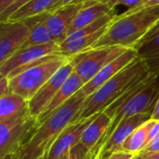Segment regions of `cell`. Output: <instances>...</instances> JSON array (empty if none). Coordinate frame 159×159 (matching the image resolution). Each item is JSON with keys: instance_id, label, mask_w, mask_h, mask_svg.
I'll return each instance as SVG.
<instances>
[{"instance_id": "obj_14", "label": "cell", "mask_w": 159, "mask_h": 159, "mask_svg": "<svg viewBox=\"0 0 159 159\" xmlns=\"http://www.w3.org/2000/svg\"><path fill=\"white\" fill-rule=\"evenodd\" d=\"M151 116V114H139L124 119L104 144L100 154V159L107 158L113 153L121 151L125 141L132 134L134 130H136L144 122L149 120Z\"/></svg>"}, {"instance_id": "obj_34", "label": "cell", "mask_w": 159, "mask_h": 159, "mask_svg": "<svg viewBox=\"0 0 159 159\" xmlns=\"http://www.w3.org/2000/svg\"><path fill=\"white\" fill-rule=\"evenodd\" d=\"M154 5H159V0H149V1H147L146 3H144L142 7H140L139 8H137V9H135V10H127L128 12H132V11H136V10H138V9H141V8H143V7H150V6H154Z\"/></svg>"}, {"instance_id": "obj_23", "label": "cell", "mask_w": 159, "mask_h": 159, "mask_svg": "<svg viewBox=\"0 0 159 159\" xmlns=\"http://www.w3.org/2000/svg\"><path fill=\"white\" fill-rule=\"evenodd\" d=\"M103 2L112 9H115L118 5H123L129 7V10H135L143 6L145 3V0H104Z\"/></svg>"}, {"instance_id": "obj_30", "label": "cell", "mask_w": 159, "mask_h": 159, "mask_svg": "<svg viewBox=\"0 0 159 159\" xmlns=\"http://www.w3.org/2000/svg\"><path fill=\"white\" fill-rule=\"evenodd\" d=\"M135 159H159V152L139 153L135 155Z\"/></svg>"}, {"instance_id": "obj_2", "label": "cell", "mask_w": 159, "mask_h": 159, "mask_svg": "<svg viewBox=\"0 0 159 159\" xmlns=\"http://www.w3.org/2000/svg\"><path fill=\"white\" fill-rule=\"evenodd\" d=\"M86 100L85 96L77 92L40 123L28 144L20 153L19 159H38L47 156L61 132L76 120Z\"/></svg>"}, {"instance_id": "obj_38", "label": "cell", "mask_w": 159, "mask_h": 159, "mask_svg": "<svg viewBox=\"0 0 159 159\" xmlns=\"http://www.w3.org/2000/svg\"><path fill=\"white\" fill-rule=\"evenodd\" d=\"M129 159H135V155H134V156H133V157H130V158H129Z\"/></svg>"}, {"instance_id": "obj_32", "label": "cell", "mask_w": 159, "mask_h": 159, "mask_svg": "<svg viewBox=\"0 0 159 159\" xmlns=\"http://www.w3.org/2000/svg\"><path fill=\"white\" fill-rule=\"evenodd\" d=\"M151 119L159 121V97L158 99H157V103H156V106L154 108V111L152 113Z\"/></svg>"}, {"instance_id": "obj_39", "label": "cell", "mask_w": 159, "mask_h": 159, "mask_svg": "<svg viewBox=\"0 0 159 159\" xmlns=\"http://www.w3.org/2000/svg\"><path fill=\"white\" fill-rule=\"evenodd\" d=\"M147 1H149V0H145V3H146ZM141 7H142V6H141Z\"/></svg>"}, {"instance_id": "obj_17", "label": "cell", "mask_w": 159, "mask_h": 159, "mask_svg": "<svg viewBox=\"0 0 159 159\" xmlns=\"http://www.w3.org/2000/svg\"><path fill=\"white\" fill-rule=\"evenodd\" d=\"M115 9L110 8L104 2H94L87 0L86 6L78 12L74 21L72 22L67 36L74 32L94 22L104 15L111 13Z\"/></svg>"}, {"instance_id": "obj_5", "label": "cell", "mask_w": 159, "mask_h": 159, "mask_svg": "<svg viewBox=\"0 0 159 159\" xmlns=\"http://www.w3.org/2000/svg\"><path fill=\"white\" fill-rule=\"evenodd\" d=\"M72 58L61 54L48 56L9 79V92L18 94L28 102Z\"/></svg>"}, {"instance_id": "obj_4", "label": "cell", "mask_w": 159, "mask_h": 159, "mask_svg": "<svg viewBox=\"0 0 159 159\" xmlns=\"http://www.w3.org/2000/svg\"><path fill=\"white\" fill-rule=\"evenodd\" d=\"M158 97L159 75H154L139 93H137L130 101H129L113 116L108 129L101 140L94 146V148L88 153L87 159H100V154L104 144L124 119L139 114L152 115Z\"/></svg>"}, {"instance_id": "obj_21", "label": "cell", "mask_w": 159, "mask_h": 159, "mask_svg": "<svg viewBox=\"0 0 159 159\" xmlns=\"http://www.w3.org/2000/svg\"><path fill=\"white\" fill-rule=\"evenodd\" d=\"M156 122L157 120H153L150 118L142 126H140L136 130H134L132 134L123 143L121 151L132 155L139 154L146 146L149 132Z\"/></svg>"}, {"instance_id": "obj_33", "label": "cell", "mask_w": 159, "mask_h": 159, "mask_svg": "<svg viewBox=\"0 0 159 159\" xmlns=\"http://www.w3.org/2000/svg\"><path fill=\"white\" fill-rule=\"evenodd\" d=\"M75 1H79V0H59V2L55 5V7L52 8V10H51V11H53V10H55V9H57V8H59V7H62V6H65V5H67V4H70V3L75 2ZM51 11H50V12H51Z\"/></svg>"}, {"instance_id": "obj_8", "label": "cell", "mask_w": 159, "mask_h": 159, "mask_svg": "<svg viewBox=\"0 0 159 159\" xmlns=\"http://www.w3.org/2000/svg\"><path fill=\"white\" fill-rule=\"evenodd\" d=\"M53 54H59L57 42L20 48L0 64V75L10 79L40 60Z\"/></svg>"}, {"instance_id": "obj_20", "label": "cell", "mask_w": 159, "mask_h": 159, "mask_svg": "<svg viewBox=\"0 0 159 159\" xmlns=\"http://www.w3.org/2000/svg\"><path fill=\"white\" fill-rule=\"evenodd\" d=\"M58 2L59 0H31L16 10L7 20H24L34 16L48 13Z\"/></svg>"}, {"instance_id": "obj_35", "label": "cell", "mask_w": 159, "mask_h": 159, "mask_svg": "<svg viewBox=\"0 0 159 159\" xmlns=\"http://www.w3.org/2000/svg\"><path fill=\"white\" fill-rule=\"evenodd\" d=\"M20 158V154H9L7 155L4 158L2 159H19Z\"/></svg>"}, {"instance_id": "obj_3", "label": "cell", "mask_w": 159, "mask_h": 159, "mask_svg": "<svg viewBox=\"0 0 159 159\" xmlns=\"http://www.w3.org/2000/svg\"><path fill=\"white\" fill-rule=\"evenodd\" d=\"M146 62L137 57L133 61L108 80L93 94L89 96L75 122L84 121L105 111L134 83L149 75Z\"/></svg>"}, {"instance_id": "obj_25", "label": "cell", "mask_w": 159, "mask_h": 159, "mask_svg": "<svg viewBox=\"0 0 159 159\" xmlns=\"http://www.w3.org/2000/svg\"><path fill=\"white\" fill-rule=\"evenodd\" d=\"M31 0H17L14 4H12L9 7L5 9L3 12L0 13V21H5L7 20L16 10H18L20 7H21L23 5L26 3L30 2Z\"/></svg>"}, {"instance_id": "obj_19", "label": "cell", "mask_w": 159, "mask_h": 159, "mask_svg": "<svg viewBox=\"0 0 159 159\" xmlns=\"http://www.w3.org/2000/svg\"><path fill=\"white\" fill-rule=\"evenodd\" d=\"M110 123L111 117L103 111L100 113L97 117L86 128L80 142L89 149V152L94 148L97 143L103 136Z\"/></svg>"}, {"instance_id": "obj_31", "label": "cell", "mask_w": 159, "mask_h": 159, "mask_svg": "<svg viewBox=\"0 0 159 159\" xmlns=\"http://www.w3.org/2000/svg\"><path fill=\"white\" fill-rule=\"evenodd\" d=\"M16 1L17 0H0V13L3 12L7 7H9Z\"/></svg>"}, {"instance_id": "obj_16", "label": "cell", "mask_w": 159, "mask_h": 159, "mask_svg": "<svg viewBox=\"0 0 159 159\" xmlns=\"http://www.w3.org/2000/svg\"><path fill=\"white\" fill-rule=\"evenodd\" d=\"M84 85L85 83L78 76V75L75 72H73L69 75V77L65 80V82L62 84L59 91L52 98V100L48 104V106L43 111V113L38 116L37 120L39 124L44 122L54 111H56L59 107H61L63 103H65L70 98H72L75 94H76Z\"/></svg>"}, {"instance_id": "obj_29", "label": "cell", "mask_w": 159, "mask_h": 159, "mask_svg": "<svg viewBox=\"0 0 159 159\" xmlns=\"http://www.w3.org/2000/svg\"><path fill=\"white\" fill-rule=\"evenodd\" d=\"M134 155L129 154V153H126L123 151H119V152H116L113 153L111 156H109L107 158L105 159H129L131 157H133Z\"/></svg>"}, {"instance_id": "obj_10", "label": "cell", "mask_w": 159, "mask_h": 159, "mask_svg": "<svg viewBox=\"0 0 159 159\" xmlns=\"http://www.w3.org/2000/svg\"><path fill=\"white\" fill-rule=\"evenodd\" d=\"M30 31L31 27L26 20L0 22V64L22 47Z\"/></svg>"}, {"instance_id": "obj_7", "label": "cell", "mask_w": 159, "mask_h": 159, "mask_svg": "<svg viewBox=\"0 0 159 159\" xmlns=\"http://www.w3.org/2000/svg\"><path fill=\"white\" fill-rule=\"evenodd\" d=\"M127 49L118 46L91 48L73 58L74 72L87 84L102 68L118 58Z\"/></svg>"}, {"instance_id": "obj_1", "label": "cell", "mask_w": 159, "mask_h": 159, "mask_svg": "<svg viewBox=\"0 0 159 159\" xmlns=\"http://www.w3.org/2000/svg\"><path fill=\"white\" fill-rule=\"evenodd\" d=\"M158 22L159 5L143 7L132 12L126 11L117 15L93 48L110 46L134 48Z\"/></svg>"}, {"instance_id": "obj_18", "label": "cell", "mask_w": 159, "mask_h": 159, "mask_svg": "<svg viewBox=\"0 0 159 159\" xmlns=\"http://www.w3.org/2000/svg\"><path fill=\"white\" fill-rule=\"evenodd\" d=\"M48 15V13H45V14H41V15L24 20L30 25L31 31H30L27 40L25 41V43L22 45L20 48L33 47V46H40V45H45L48 43L55 42L46 21Z\"/></svg>"}, {"instance_id": "obj_13", "label": "cell", "mask_w": 159, "mask_h": 159, "mask_svg": "<svg viewBox=\"0 0 159 159\" xmlns=\"http://www.w3.org/2000/svg\"><path fill=\"white\" fill-rule=\"evenodd\" d=\"M99 114H96L84 121L74 122L70 124L52 144L46 156V159H61L74 146L80 143L84 130Z\"/></svg>"}, {"instance_id": "obj_11", "label": "cell", "mask_w": 159, "mask_h": 159, "mask_svg": "<svg viewBox=\"0 0 159 159\" xmlns=\"http://www.w3.org/2000/svg\"><path fill=\"white\" fill-rule=\"evenodd\" d=\"M86 4L87 0H79L48 12L46 21L55 42L60 44L67 37L72 22Z\"/></svg>"}, {"instance_id": "obj_9", "label": "cell", "mask_w": 159, "mask_h": 159, "mask_svg": "<svg viewBox=\"0 0 159 159\" xmlns=\"http://www.w3.org/2000/svg\"><path fill=\"white\" fill-rule=\"evenodd\" d=\"M74 72L73 58L62 67H61L54 75L37 91V93L28 102V110L35 118L43 113L55 94L59 91L62 84Z\"/></svg>"}, {"instance_id": "obj_15", "label": "cell", "mask_w": 159, "mask_h": 159, "mask_svg": "<svg viewBox=\"0 0 159 159\" xmlns=\"http://www.w3.org/2000/svg\"><path fill=\"white\" fill-rule=\"evenodd\" d=\"M152 75H159V22L134 48Z\"/></svg>"}, {"instance_id": "obj_22", "label": "cell", "mask_w": 159, "mask_h": 159, "mask_svg": "<svg viewBox=\"0 0 159 159\" xmlns=\"http://www.w3.org/2000/svg\"><path fill=\"white\" fill-rule=\"evenodd\" d=\"M28 101L18 94L11 92L0 97V122L5 121L25 110Z\"/></svg>"}, {"instance_id": "obj_37", "label": "cell", "mask_w": 159, "mask_h": 159, "mask_svg": "<svg viewBox=\"0 0 159 159\" xmlns=\"http://www.w3.org/2000/svg\"><path fill=\"white\" fill-rule=\"evenodd\" d=\"M38 159H46V156H44V157H39Z\"/></svg>"}, {"instance_id": "obj_28", "label": "cell", "mask_w": 159, "mask_h": 159, "mask_svg": "<svg viewBox=\"0 0 159 159\" xmlns=\"http://www.w3.org/2000/svg\"><path fill=\"white\" fill-rule=\"evenodd\" d=\"M159 135V121H157L155 123V125L152 127L150 132H149V135H148V140H147V144L152 142L154 139H156L157 136ZM146 144V145H147Z\"/></svg>"}, {"instance_id": "obj_24", "label": "cell", "mask_w": 159, "mask_h": 159, "mask_svg": "<svg viewBox=\"0 0 159 159\" xmlns=\"http://www.w3.org/2000/svg\"><path fill=\"white\" fill-rule=\"evenodd\" d=\"M89 149L80 142L61 159H87Z\"/></svg>"}, {"instance_id": "obj_6", "label": "cell", "mask_w": 159, "mask_h": 159, "mask_svg": "<svg viewBox=\"0 0 159 159\" xmlns=\"http://www.w3.org/2000/svg\"><path fill=\"white\" fill-rule=\"evenodd\" d=\"M37 118L28 107L21 113L0 122V159L9 154H20L39 127Z\"/></svg>"}, {"instance_id": "obj_12", "label": "cell", "mask_w": 159, "mask_h": 159, "mask_svg": "<svg viewBox=\"0 0 159 159\" xmlns=\"http://www.w3.org/2000/svg\"><path fill=\"white\" fill-rule=\"evenodd\" d=\"M137 57L138 54L135 48H128L118 58L102 68L91 80L85 84L78 92L88 98L117 73H119L122 69H124L127 65H129L131 61H133Z\"/></svg>"}, {"instance_id": "obj_36", "label": "cell", "mask_w": 159, "mask_h": 159, "mask_svg": "<svg viewBox=\"0 0 159 159\" xmlns=\"http://www.w3.org/2000/svg\"><path fill=\"white\" fill-rule=\"evenodd\" d=\"M88 1H94V2H103L104 0H88Z\"/></svg>"}, {"instance_id": "obj_26", "label": "cell", "mask_w": 159, "mask_h": 159, "mask_svg": "<svg viewBox=\"0 0 159 159\" xmlns=\"http://www.w3.org/2000/svg\"><path fill=\"white\" fill-rule=\"evenodd\" d=\"M155 152H159V135L152 142H150L140 153H155Z\"/></svg>"}, {"instance_id": "obj_27", "label": "cell", "mask_w": 159, "mask_h": 159, "mask_svg": "<svg viewBox=\"0 0 159 159\" xmlns=\"http://www.w3.org/2000/svg\"><path fill=\"white\" fill-rule=\"evenodd\" d=\"M9 92V79L5 76H1L0 79V97Z\"/></svg>"}]
</instances>
